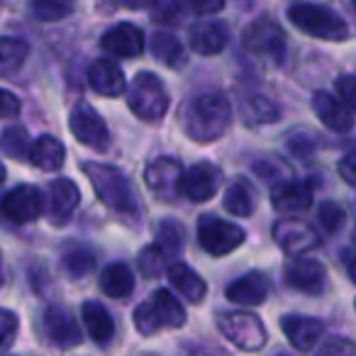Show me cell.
Here are the masks:
<instances>
[{
	"label": "cell",
	"mask_w": 356,
	"mask_h": 356,
	"mask_svg": "<svg viewBox=\"0 0 356 356\" xmlns=\"http://www.w3.org/2000/svg\"><path fill=\"white\" fill-rule=\"evenodd\" d=\"M229 42V30L225 22L210 20V22H198L191 27V49L200 56H215L227 47Z\"/></svg>",
	"instance_id": "cell-19"
},
{
	"label": "cell",
	"mask_w": 356,
	"mask_h": 356,
	"mask_svg": "<svg viewBox=\"0 0 356 356\" xmlns=\"http://www.w3.org/2000/svg\"><path fill=\"white\" fill-rule=\"evenodd\" d=\"M100 288H103L105 296L115 298V300H122L129 298L134 291V273L127 264H110L103 273H100Z\"/></svg>",
	"instance_id": "cell-26"
},
{
	"label": "cell",
	"mask_w": 356,
	"mask_h": 356,
	"mask_svg": "<svg viewBox=\"0 0 356 356\" xmlns=\"http://www.w3.org/2000/svg\"><path fill=\"white\" fill-rule=\"evenodd\" d=\"M317 356H356V344L349 339H330L322 344Z\"/></svg>",
	"instance_id": "cell-40"
},
{
	"label": "cell",
	"mask_w": 356,
	"mask_h": 356,
	"mask_svg": "<svg viewBox=\"0 0 356 356\" xmlns=\"http://www.w3.org/2000/svg\"><path fill=\"white\" fill-rule=\"evenodd\" d=\"M312 110H315L317 120L332 132H349L354 127V113L341 100H337L334 95L325 93V90H317L312 95Z\"/></svg>",
	"instance_id": "cell-17"
},
{
	"label": "cell",
	"mask_w": 356,
	"mask_h": 356,
	"mask_svg": "<svg viewBox=\"0 0 356 356\" xmlns=\"http://www.w3.org/2000/svg\"><path fill=\"white\" fill-rule=\"evenodd\" d=\"M317 218H320L322 227L327 229V232H337V229H341V225H344V218L346 213L339 208L337 203H332V200H327V203L320 205V210H317Z\"/></svg>",
	"instance_id": "cell-38"
},
{
	"label": "cell",
	"mask_w": 356,
	"mask_h": 356,
	"mask_svg": "<svg viewBox=\"0 0 356 356\" xmlns=\"http://www.w3.org/2000/svg\"><path fill=\"white\" fill-rule=\"evenodd\" d=\"M88 83L98 95L115 98V95H120L124 90V74L115 61L98 59L88 69Z\"/></svg>",
	"instance_id": "cell-22"
},
{
	"label": "cell",
	"mask_w": 356,
	"mask_h": 356,
	"mask_svg": "<svg viewBox=\"0 0 356 356\" xmlns=\"http://www.w3.org/2000/svg\"><path fill=\"white\" fill-rule=\"evenodd\" d=\"M69 124H71L74 137L79 139L81 144L95 149V152H108L110 129H108V124H105V120L100 118L90 105H86V103L76 105V108L71 110Z\"/></svg>",
	"instance_id": "cell-9"
},
{
	"label": "cell",
	"mask_w": 356,
	"mask_h": 356,
	"mask_svg": "<svg viewBox=\"0 0 356 356\" xmlns=\"http://www.w3.org/2000/svg\"><path fill=\"white\" fill-rule=\"evenodd\" d=\"M346 273H349V278L356 283V257H354V254H349V257H346Z\"/></svg>",
	"instance_id": "cell-46"
},
{
	"label": "cell",
	"mask_w": 356,
	"mask_h": 356,
	"mask_svg": "<svg viewBox=\"0 0 356 356\" xmlns=\"http://www.w3.org/2000/svg\"><path fill=\"white\" fill-rule=\"evenodd\" d=\"M242 44L252 54H261L268 56V59L281 61L283 54H286V32L281 30V25H276L268 17H259L257 22H252L244 30Z\"/></svg>",
	"instance_id": "cell-8"
},
{
	"label": "cell",
	"mask_w": 356,
	"mask_h": 356,
	"mask_svg": "<svg viewBox=\"0 0 356 356\" xmlns=\"http://www.w3.org/2000/svg\"><path fill=\"white\" fill-rule=\"evenodd\" d=\"M124 8H129V10H139V8H144V6H149L152 0H120Z\"/></svg>",
	"instance_id": "cell-45"
},
{
	"label": "cell",
	"mask_w": 356,
	"mask_h": 356,
	"mask_svg": "<svg viewBox=\"0 0 356 356\" xmlns=\"http://www.w3.org/2000/svg\"><path fill=\"white\" fill-rule=\"evenodd\" d=\"M30 56V44L15 37H0V79L17 74Z\"/></svg>",
	"instance_id": "cell-28"
},
{
	"label": "cell",
	"mask_w": 356,
	"mask_h": 356,
	"mask_svg": "<svg viewBox=\"0 0 356 356\" xmlns=\"http://www.w3.org/2000/svg\"><path fill=\"white\" fill-rule=\"evenodd\" d=\"M0 266H3V261H0Z\"/></svg>",
	"instance_id": "cell-50"
},
{
	"label": "cell",
	"mask_w": 356,
	"mask_h": 356,
	"mask_svg": "<svg viewBox=\"0 0 356 356\" xmlns=\"http://www.w3.org/2000/svg\"><path fill=\"white\" fill-rule=\"evenodd\" d=\"M278 356H286V354H278Z\"/></svg>",
	"instance_id": "cell-49"
},
{
	"label": "cell",
	"mask_w": 356,
	"mask_h": 356,
	"mask_svg": "<svg viewBox=\"0 0 356 356\" xmlns=\"http://www.w3.org/2000/svg\"><path fill=\"white\" fill-rule=\"evenodd\" d=\"M232 122V105L218 90H205L186 103L181 113L184 132L195 142H215Z\"/></svg>",
	"instance_id": "cell-1"
},
{
	"label": "cell",
	"mask_w": 356,
	"mask_h": 356,
	"mask_svg": "<svg viewBox=\"0 0 356 356\" xmlns=\"http://www.w3.org/2000/svg\"><path fill=\"white\" fill-rule=\"evenodd\" d=\"M218 327L242 351H259L266 344V327L252 312H225L220 315Z\"/></svg>",
	"instance_id": "cell-6"
},
{
	"label": "cell",
	"mask_w": 356,
	"mask_h": 356,
	"mask_svg": "<svg viewBox=\"0 0 356 356\" xmlns=\"http://www.w3.org/2000/svg\"><path fill=\"white\" fill-rule=\"evenodd\" d=\"M20 115V100L10 90H0V120H13Z\"/></svg>",
	"instance_id": "cell-42"
},
{
	"label": "cell",
	"mask_w": 356,
	"mask_h": 356,
	"mask_svg": "<svg viewBox=\"0 0 356 356\" xmlns=\"http://www.w3.org/2000/svg\"><path fill=\"white\" fill-rule=\"evenodd\" d=\"M156 244L166 257H176L184 249V227L176 220H161L156 227Z\"/></svg>",
	"instance_id": "cell-32"
},
{
	"label": "cell",
	"mask_w": 356,
	"mask_h": 356,
	"mask_svg": "<svg viewBox=\"0 0 356 356\" xmlns=\"http://www.w3.org/2000/svg\"><path fill=\"white\" fill-rule=\"evenodd\" d=\"M127 103H129V110H132L139 120L159 122L168 110V93L159 76L149 74V71H142V74L134 76L132 86H129Z\"/></svg>",
	"instance_id": "cell-5"
},
{
	"label": "cell",
	"mask_w": 356,
	"mask_h": 356,
	"mask_svg": "<svg viewBox=\"0 0 356 356\" xmlns=\"http://www.w3.org/2000/svg\"><path fill=\"white\" fill-rule=\"evenodd\" d=\"M81 315H83V325H86V330H88V334L93 341L105 344V341L113 337V332H115L113 317H110V312L105 310L100 302H95V300L83 302Z\"/></svg>",
	"instance_id": "cell-27"
},
{
	"label": "cell",
	"mask_w": 356,
	"mask_h": 356,
	"mask_svg": "<svg viewBox=\"0 0 356 356\" xmlns=\"http://www.w3.org/2000/svg\"><path fill=\"white\" fill-rule=\"evenodd\" d=\"M273 239L291 257H302L305 252H310V249H315L320 244L315 227H310L302 220H281V222H276L273 225Z\"/></svg>",
	"instance_id": "cell-11"
},
{
	"label": "cell",
	"mask_w": 356,
	"mask_h": 356,
	"mask_svg": "<svg viewBox=\"0 0 356 356\" xmlns=\"http://www.w3.org/2000/svg\"><path fill=\"white\" fill-rule=\"evenodd\" d=\"M186 10V0H152V13H154V20L163 22H176L178 17L184 15Z\"/></svg>",
	"instance_id": "cell-37"
},
{
	"label": "cell",
	"mask_w": 356,
	"mask_h": 356,
	"mask_svg": "<svg viewBox=\"0 0 356 356\" xmlns=\"http://www.w3.org/2000/svg\"><path fill=\"white\" fill-rule=\"evenodd\" d=\"M79 186L69 178H56L49 186V208L54 215L56 222H66V220L74 215V210L79 208Z\"/></svg>",
	"instance_id": "cell-23"
},
{
	"label": "cell",
	"mask_w": 356,
	"mask_h": 356,
	"mask_svg": "<svg viewBox=\"0 0 356 356\" xmlns=\"http://www.w3.org/2000/svg\"><path fill=\"white\" fill-rule=\"evenodd\" d=\"M3 178H6V166L0 163V184H3Z\"/></svg>",
	"instance_id": "cell-47"
},
{
	"label": "cell",
	"mask_w": 356,
	"mask_h": 356,
	"mask_svg": "<svg viewBox=\"0 0 356 356\" xmlns=\"http://www.w3.org/2000/svg\"><path fill=\"white\" fill-rule=\"evenodd\" d=\"M166 254L161 252V249L156 247V244H152V247L142 249L137 257V266L139 271H142V276L147 278H156L163 273V268H166Z\"/></svg>",
	"instance_id": "cell-36"
},
{
	"label": "cell",
	"mask_w": 356,
	"mask_h": 356,
	"mask_svg": "<svg viewBox=\"0 0 356 356\" xmlns=\"http://www.w3.org/2000/svg\"><path fill=\"white\" fill-rule=\"evenodd\" d=\"M281 330L298 351H310L320 341L325 325L317 317L305 315H286L281 320Z\"/></svg>",
	"instance_id": "cell-18"
},
{
	"label": "cell",
	"mask_w": 356,
	"mask_h": 356,
	"mask_svg": "<svg viewBox=\"0 0 356 356\" xmlns=\"http://www.w3.org/2000/svg\"><path fill=\"white\" fill-rule=\"evenodd\" d=\"M105 54L118 56V59H132L144 51V32L132 22H120L110 27L100 40Z\"/></svg>",
	"instance_id": "cell-15"
},
{
	"label": "cell",
	"mask_w": 356,
	"mask_h": 356,
	"mask_svg": "<svg viewBox=\"0 0 356 356\" xmlns=\"http://www.w3.org/2000/svg\"><path fill=\"white\" fill-rule=\"evenodd\" d=\"M242 115L249 124H266V122H276L281 118V110H278L276 103H271L264 95H252L242 105Z\"/></svg>",
	"instance_id": "cell-31"
},
{
	"label": "cell",
	"mask_w": 356,
	"mask_h": 356,
	"mask_svg": "<svg viewBox=\"0 0 356 356\" xmlns=\"http://www.w3.org/2000/svg\"><path fill=\"white\" fill-rule=\"evenodd\" d=\"M0 149L13 159L27 156L30 149H32V142H30V137H27V129L17 127V124L8 127L6 132H3V137H0Z\"/></svg>",
	"instance_id": "cell-35"
},
{
	"label": "cell",
	"mask_w": 356,
	"mask_h": 356,
	"mask_svg": "<svg viewBox=\"0 0 356 356\" xmlns=\"http://www.w3.org/2000/svg\"><path fill=\"white\" fill-rule=\"evenodd\" d=\"M184 168L176 159L161 156L152 161L144 171V181H147L149 191L156 193L159 198H173L181 193V181H184Z\"/></svg>",
	"instance_id": "cell-13"
},
{
	"label": "cell",
	"mask_w": 356,
	"mask_h": 356,
	"mask_svg": "<svg viewBox=\"0 0 356 356\" xmlns=\"http://www.w3.org/2000/svg\"><path fill=\"white\" fill-rule=\"evenodd\" d=\"M15 332H17V315L13 310H3L0 307V349L10 344Z\"/></svg>",
	"instance_id": "cell-41"
},
{
	"label": "cell",
	"mask_w": 356,
	"mask_h": 356,
	"mask_svg": "<svg viewBox=\"0 0 356 356\" xmlns=\"http://www.w3.org/2000/svg\"><path fill=\"white\" fill-rule=\"evenodd\" d=\"M44 210V198L35 186H17L0 203V213L10 222H32Z\"/></svg>",
	"instance_id": "cell-10"
},
{
	"label": "cell",
	"mask_w": 356,
	"mask_h": 356,
	"mask_svg": "<svg viewBox=\"0 0 356 356\" xmlns=\"http://www.w3.org/2000/svg\"><path fill=\"white\" fill-rule=\"evenodd\" d=\"M83 173L88 176L95 195L115 213H134L137 210V198L132 193L127 176L120 168L108 166V163H83Z\"/></svg>",
	"instance_id": "cell-2"
},
{
	"label": "cell",
	"mask_w": 356,
	"mask_h": 356,
	"mask_svg": "<svg viewBox=\"0 0 356 356\" xmlns=\"http://www.w3.org/2000/svg\"><path fill=\"white\" fill-rule=\"evenodd\" d=\"M339 176L344 178V184H349L351 188H356V152L346 154L339 161Z\"/></svg>",
	"instance_id": "cell-44"
},
{
	"label": "cell",
	"mask_w": 356,
	"mask_h": 356,
	"mask_svg": "<svg viewBox=\"0 0 356 356\" xmlns=\"http://www.w3.org/2000/svg\"><path fill=\"white\" fill-rule=\"evenodd\" d=\"M134 327L142 334H154L159 330L166 327H181L186 322V310L184 305L176 300L168 291H154V296H149V300H144L142 305L134 310Z\"/></svg>",
	"instance_id": "cell-4"
},
{
	"label": "cell",
	"mask_w": 356,
	"mask_h": 356,
	"mask_svg": "<svg viewBox=\"0 0 356 356\" xmlns=\"http://www.w3.org/2000/svg\"><path fill=\"white\" fill-rule=\"evenodd\" d=\"M152 51L163 66L168 69H181L186 64V51L181 47V42L168 32H156L152 40Z\"/></svg>",
	"instance_id": "cell-30"
},
{
	"label": "cell",
	"mask_w": 356,
	"mask_h": 356,
	"mask_svg": "<svg viewBox=\"0 0 356 356\" xmlns=\"http://www.w3.org/2000/svg\"><path fill=\"white\" fill-rule=\"evenodd\" d=\"M286 281L291 288L307 296H320L327 288V268L315 259L296 257L286 266Z\"/></svg>",
	"instance_id": "cell-12"
},
{
	"label": "cell",
	"mask_w": 356,
	"mask_h": 356,
	"mask_svg": "<svg viewBox=\"0 0 356 356\" xmlns=\"http://www.w3.org/2000/svg\"><path fill=\"white\" fill-rule=\"evenodd\" d=\"M351 6H354V10H356V0H351Z\"/></svg>",
	"instance_id": "cell-48"
},
{
	"label": "cell",
	"mask_w": 356,
	"mask_h": 356,
	"mask_svg": "<svg viewBox=\"0 0 356 356\" xmlns=\"http://www.w3.org/2000/svg\"><path fill=\"white\" fill-rule=\"evenodd\" d=\"M288 20L305 35L325 42H344L349 37V25L334 10L317 3H296L288 8Z\"/></svg>",
	"instance_id": "cell-3"
},
{
	"label": "cell",
	"mask_w": 356,
	"mask_h": 356,
	"mask_svg": "<svg viewBox=\"0 0 356 356\" xmlns=\"http://www.w3.org/2000/svg\"><path fill=\"white\" fill-rule=\"evenodd\" d=\"M64 159H66L64 144L56 137H51V134H42L37 142H32L30 161L35 166H40L42 171H56V168H61Z\"/></svg>",
	"instance_id": "cell-25"
},
{
	"label": "cell",
	"mask_w": 356,
	"mask_h": 356,
	"mask_svg": "<svg viewBox=\"0 0 356 356\" xmlns=\"http://www.w3.org/2000/svg\"><path fill=\"white\" fill-rule=\"evenodd\" d=\"M271 203L278 213H302L312 205V188L305 181H278L271 191Z\"/></svg>",
	"instance_id": "cell-20"
},
{
	"label": "cell",
	"mask_w": 356,
	"mask_h": 356,
	"mask_svg": "<svg viewBox=\"0 0 356 356\" xmlns=\"http://www.w3.org/2000/svg\"><path fill=\"white\" fill-rule=\"evenodd\" d=\"M168 281H171V286L191 302H200L205 298V293H208V286H205L203 278L191 266H186V264H173V266H168Z\"/></svg>",
	"instance_id": "cell-24"
},
{
	"label": "cell",
	"mask_w": 356,
	"mask_h": 356,
	"mask_svg": "<svg viewBox=\"0 0 356 356\" xmlns=\"http://www.w3.org/2000/svg\"><path fill=\"white\" fill-rule=\"evenodd\" d=\"M334 88L341 103H344L351 113H356V76H339V79L334 81Z\"/></svg>",
	"instance_id": "cell-39"
},
{
	"label": "cell",
	"mask_w": 356,
	"mask_h": 356,
	"mask_svg": "<svg viewBox=\"0 0 356 356\" xmlns=\"http://www.w3.org/2000/svg\"><path fill=\"white\" fill-rule=\"evenodd\" d=\"M268 278L261 271L244 273L242 278L232 281L227 286V300L237 302V305H261L268 296Z\"/></svg>",
	"instance_id": "cell-21"
},
{
	"label": "cell",
	"mask_w": 356,
	"mask_h": 356,
	"mask_svg": "<svg viewBox=\"0 0 356 356\" xmlns=\"http://www.w3.org/2000/svg\"><path fill=\"white\" fill-rule=\"evenodd\" d=\"M225 210L237 218H249L257 208V195L249 188L247 181H234L227 191H225Z\"/></svg>",
	"instance_id": "cell-29"
},
{
	"label": "cell",
	"mask_w": 356,
	"mask_h": 356,
	"mask_svg": "<svg viewBox=\"0 0 356 356\" xmlns=\"http://www.w3.org/2000/svg\"><path fill=\"white\" fill-rule=\"evenodd\" d=\"M186 8L195 15H215L225 8V0H186Z\"/></svg>",
	"instance_id": "cell-43"
},
{
	"label": "cell",
	"mask_w": 356,
	"mask_h": 356,
	"mask_svg": "<svg viewBox=\"0 0 356 356\" xmlns=\"http://www.w3.org/2000/svg\"><path fill=\"white\" fill-rule=\"evenodd\" d=\"M244 229L234 222H225L220 218H200L198 222V242L210 257H227L244 242Z\"/></svg>",
	"instance_id": "cell-7"
},
{
	"label": "cell",
	"mask_w": 356,
	"mask_h": 356,
	"mask_svg": "<svg viewBox=\"0 0 356 356\" xmlns=\"http://www.w3.org/2000/svg\"><path fill=\"white\" fill-rule=\"evenodd\" d=\"M61 264H64V268L71 276H76V278L88 276L95 266V254L90 252L88 247H71L69 252L64 254Z\"/></svg>",
	"instance_id": "cell-34"
},
{
	"label": "cell",
	"mask_w": 356,
	"mask_h": 356,
	"mask_svg": "<svg viewBox=\"0 0 356 356\" xmlns=\"http://www.w3.org/2000/svg\"><path fill=\"white\" fill-rule=\"evenodd\" d=\"M218 188H220V171L208 161L193 163L184 173V181H181V195H186L193 203L210 200L218 193Z\"/></svg>",
	"instance_id": "cell-14"
},
{
	"label": "cell",
	"mask_w": 356,
	"mask_h": 356,
	"mask_svg": "<svg viewBox=\"0 0 356 356\" xmlns=\"http://www.w3.org/2000/svg\"><path fill=\"white\" fill-rule=\"evenodd\" d=\"M44 332L51 339V344L59 349H74L81 344V330L76 325V317L71 315L66 307L61 305H49L44 310Z\"/></svg>",
	"instance_id": "cell-16"
},
{
	"label": "cell",
	"mask_w": 356,
	"mask_h": 356,
	"mask_svg": "<svg viewBox=\"0 0 356 356\" xmlns=\"http://www.w3.org/2000/svg\"><path fill=\"white\" fill-rule=\"evenodd\" d=\"M76 0H30V10L37 20L42 22H56L64 20L74 13Z\"/></svg>",
	"instance_id": "cell-33"
}]
</instances>
